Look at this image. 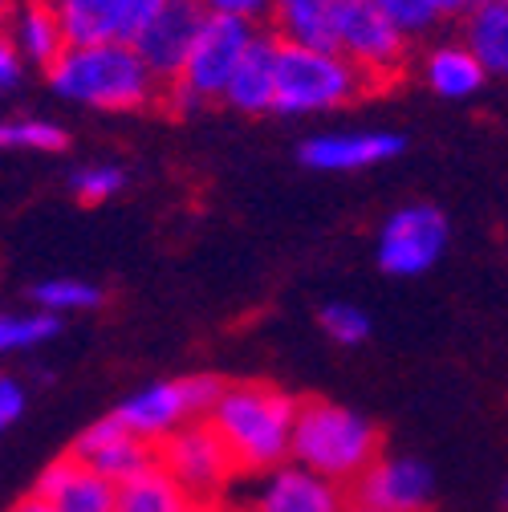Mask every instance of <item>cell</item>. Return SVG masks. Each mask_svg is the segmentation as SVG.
Returning <instances> with one entry per match:
<instances>
[{
    "instance_id": "cell-1",
    "label": "cell",
    "mask_w": 508,
    "mask_h": 512,
    "mask_svg": "<svg viewBox=\"0 0 508 512\" xmlns=\"http://www.w3.org/2000/svg\"><path fill=\"white\" fill-rule=\"evenodd\" d=\"M45 82L61 102L110 110V114L147 110L163 94L159 78L143 66L135 45H126V41L66 45L61 57L45 70Z\"/></svg>"
},
{
    "instance_id": "cell-2",
    "label": "cell",
    "mask_w": 508,
    "mask_h": 512,
    "mask_svg": "<svg viewBox=\"0 0 508 512\" xmlns=\"http://www.w3.org/2000/svg\"><path fill=\"white\" fill-rule=\"evenodd\" d=\"M293 419H297V399L261 378L224 382L216 407L208 411V423L224 439L236 472H257V476L289 460Z\"/></svg>"
},
{
    "instance_id": "cell-3",
    "label": "cell",
    "mask_w": 508,
    "mask_h": 512,
    "mask_svg": "<svg viewBox=\"0 0 508 512\" xmlns=\"http://www.w3.org/2000/svg\"><path fill=\"white\" fill-rule=\"evenodd\" d=\"M378 456H383V431L366 415L330 399H297L289 447L293 464L350 488Z\"/></svg>"
},
{
    "instance_id": "cell-4",
    "label": "cell",
    "mask_w": 508,
    "mask_h": 512,
    "mask_svg": "<svg viewBox=\"0 0 508 512\" xmlns=\"http://www.w3.org/2000/svg\"><path fill=\"white\" fill-rule=\"evenodd\" d=\"M374 94V86L334 49H305L281 45L277 53V98L273 114L301 118V114H326Z\"/></svg>"
},
{
    "instance_id": "cell-5",
    "label": "cell",
    "mask_w": 508,
    "mask_h": 512,
    "mask_svg": "<svg viewBox=\"0 0 508 512\" xmlns=\"http://www.w3.org/2000/svg\"><path fill=\"white\" fill-rule=\"evenodd\" d=\"M334 53L378 90L403 78L411 61V37H403L370 0H334Z\"/></svg>"
},
{
    "instance_id": "cell-6",
    "label": "cell",
    "mask_w": 508,
    "mask_h": 512,
    "mask_svg": "<svg viewBox=\"0 0 508 512\" xmlns=\"http://www.w3.org/2000/svg\"><path fill=\"white\" fill-rule=\"evenodd\" d=\"M220 391H224V378H216V374H187L175 382H151V387L135 391L131 399H122L114 419L126 431H135L139 439H147L151 447H159L183 423L208 419Z\"/></svg>"
},
{
    "instance_id": "cell-7",
    "label": "cell",
    "mask_w": 508,
    "mask_h": 512,
    "mask_svg": "<svg viewBox=\"0 0 508 512\" xmlns=\"http://www.w3.org/2000/svg\"><path fill=\"white\" fill-rule=\"evenodd\" d=\"M155 460L167 468V476L183 488V496L192 504H216L224 496V488L232 484V476H236L228 447L212 431L208 419H192L179 431H171L155 447Z\"/></svg>"
},
{
    "instance_id": "cell-8",
    "label": "cell",
    "mask_w": 508,
    "mask_h": 512,
    "mask_svg": "<svg viewBox=\"0 0 508 512\" xmlns=\"http://www.w3.org/2000/svg\"><path fill=\"white\" fill-rule=\"evenodd\" d=\"M448 216L435 204H403L378 228V269L391 277H419L448 252Z\"/></svg>"
},
{
    "instance_id": "cell-9",
    "label": "cell",
    "mask_w": 508,
    "mask_h": 512,
    "mask_svg": "<svg viewBox=\"0 0 508 512\" xmlns=\"http://www.w3.org/2000/svg\"><path fill=\"white\" fill-rule=\"evenodd\" d=\"M252 33H257V25L252 21H240V17H204L196 41H192V53H187L183 61V70L171 86H183L192 98H200L204 106L208 102H220L232 70H236V61L240 53L248 49Z\"/></svg>"
},
{
    "instance_id": "cell-10",
    "label": "cell",
    "mask_w": 508,
    "mask_h": 512,
    "mask_svg": "<svg viewBox=\"0 0 508 512\" xmlns=\"http://www.w3.org/2000/svg\"><path fill=\"white\" fill-rule=\"evenodd\" d=\"M354 504L378 512H427L435 500V476L415 456H378L354 484Z\"/></svg>"
},
{
    "instance_id": "cell-11",
    "label": "cell",
    "mask_w": 508,
    "mask_h": 512,
    "mask_svg": "<svg viewBox=\"0 0 508 512\" xmlns=\"http://www.w3.org/2000/svg\"><path fill=\"white\" fill-rule=\"evenodd\" d=\"M204 17L208 13H204L200 0H167V5L159 9V17L135 37V53L143 57V66L159 78V86H171L179 78Z\"/></svg>"
},
{
    "instance_id": "cell-12",
    "label": "cell",
    "mask_w": 508,
    "mask_h": 512,
    "mask_svg": "<svg viewBox=\"0 0 508 512\" xmlns=\"http://www.w3.org/2000/svg\"><path fill=\"white\" fill-rule=\"evenodd\" d=\"M350 496L342 484L317 476L293 460L261 472L248 512H346Z\"/></svg>"
},
{
    "instance_id": "cell-13",
    "label": "cell",
    "mask_w": 508,
    "mask_h": 512,
    "mask_svg": "<svg viewBox=\"0 0 508 512\" xmlns=\"http://www.w3.org/2000/svg\"><path fill=\"white\" fill-rule=\"evenodd\" d=\"M407 151V139L395 131H338L313 135L297 147V159L309 171H366L383 167Z\"/></svg>"
},
{
    "instance_id": "cell-14",
    "label": "cell",
    "mask_w": 508,
    "mask_h": 512,
    "mask_svg": "<svg viewBox=\"0 0 508 512\" xmlns=\"http://www.w3.org/2000/svg\"><path fill=\"white\" fill-rule=\"evenodd\" d=\"M70 456H78L82 464H90L106 480L122 484V480H131L135 472H143L147 464H155V447L147 439H139L135 431H126L114 415H106V419L90 423L70 443Z\"/></svg>"
},
{
    "instance_id": "cell-15",
    "label": "cell",
    "mask_w": 508,
    "mask_h": 512,
    "mask_svg": "<svg viewBox=\"0 0 508 512\" xmlns=\"http://www.w3.org/2000/svg\"><path fill=\"white\" fill-rule=\"evenodd\" d=\"M114 492V480H106L70 452L45 464V472L33 484V496L45 500L53 512H114Z\"/></svg>"
},
{
    "instance_id": "cell-16",
    "label": "cell",
    "mask_w": 508,
    "mask_h": 512,
    "mask_svg": "<svg viewBox=\"0 0 508 512\" xmlns=\"http://www.w3.org/2000/svg\"><path fill=\"white\" fill-rule=\"evenodd\" d=\"M277 53H281V41L257 25L252 33L248 49L240 53L236 70L220 94L224 106L240 110V114H273V98H277Z\"/></svg>"
},
{
    "instance_id": "cell-17",
    "label": "cell",
    "mask_w": 508,
    "mask_h": 512,
    "mask_svg": "<svg viewBox=\"0 0 508 512\" xmlns=\"http://www.w3.org/2000/svg\"><path fill=\"white\" fill-rule=\"evenodd\" d=\"M0 33L9 37V45L17 49L25 66H37V70H49L61 57V49H66V33H61L45 0H13L9 13H0Z\"/></svg>"
},
{
    "instance_id": "cell-18",
    "label": "cell",
    "mask_w": 508,
    "mask_h": 512,
    "mask_svg": "<svg viewBox=\"0 0 508 512\" xmlns=\"http://www.w3.org/2000/svg\"><path fill=\"white\" fill-rule=\"evenodd\" d=\"M419 74L435 98H448V102H464L480 94L488 82V74L480 70V61L468 53L464 41H435L419 57Z\"/></svg>"
},
{
    "instance_id": "cell-19",
    "label": "cell",
    "mask_w": 508,
    "mask_h": 512,
    "mask_svg": "<svg viewBox=\"0 0 508 512\" xmlns=\"http://www.w3.org/2000/svg\"><path fill=\"white\" fill-rule=\"evenodd\" d=\"M460 41L488 78H508V0H476L460 17Z\"/></svg>"
},
{
    "instance_id": "cell-20",
    "label": "cell",
    "mask_w": 508,
    "mask_h": 512,
    "mask_svg": "<svg viewBox=\"0 0 508 512\" xmlns=\"http://www.w3.org/2000/svg\"><path fill=\"white\" fill-rule=\"evenodd\" d=\"M265 29L281 45L334 49V0H273Z\"/></svg>"
},
{
    "instance_id": "cell-21",
    "label": "cell",
    "mask_w": 508,
    "mask_h": 512,
    "mask_svg": "<svg viewBox=\"0 0 508 512\" xmlns=\"http://www.w3.org/2000/svg\"><path fill=\"white\" fill-rule=\"evenodd\" d=\"M192 500L183 496V488L167 476V468L155 460L131 480H122L114 492V512H187Z\"/></svg>"
},
{
    "instance_id": "cell-22",
    "label": "cell",
    "mask_w": 508,
    "mask_h": 512,
    "mask_svg": "<svg viewBox=\"0 0 508 512\" xmlns=\"http://www.w3.org/2000/svg\"><path fill=\"white\" fill-rule=\"evenodd\" d=\"M53 9L66 45L114 41V0H45Z\"/></svg>"
},
{
    "instance_id": "cell-23",
    "label": "cell",
    "mask_w": 508,
    "mask_h": 512,
    "mask_svg": "<svg viewBox=\"0 0 508 512\" xmlns=\"http://www.w3.org/2000/svg\"><path fill=\"white\" fill-rule=\"evenodd\" d=\"M61 317L33 309V313H0V354H21V350H37L49 338H57Z\"/></svg>"
},
{
    "instance_id": "cell-24",
    "label": "cell",
    "mask_w": 508,
    "mask_h": 512,
    "mask_svg": "<svg viewBox=\"0 0 508 512\" xmlns=\"http://www.w3.org/2000/svg\"><path fill=\"white\" fill-rule=\"evenodd\" d=\"M29 297L37 301V309L61 317V313H86V309H98L102 305V289L90 285V281H78V277H53V281H41L29 289Z\"/></svg>"
},
{
    "instance_id": "cell-25",
    "label": "cell",
    "mask_w": 508,
    "mask_h": 512,
    "mask_svg": "<svg viewBox=\"0 0 508 512\" xmlns=\"http://www.w3.org/2000/svg\"><path fill=\"white\" fill-rule=\"evenodd\" d=\"M70 135L45 118H0V151H61Z\"/></svg>"
},
{
    "instance_id": "cell-26",
    "label": "cell",
    "mask_w": 508,
    "mask_h": 512,
    "mask_svg": "<svg viewBox=\"0 0 508 512\" xmlns=\"http://www.w3.org/2000/svg\"><path fill=\"white\" fill-rule=\"evenodd\" d=\"M126 187V171L118 163H86L70 175V191L82 204H106Z\"/></svg>"
},
{
    "instance_id": "cell-27",
    "label": "cell",
    "mask_w": 508,
    "mask_h": 512,
    "mask_svg": "<svg viewBox=\"0 0 508 512\" xmlns=\"http://www.w3.org/2000/svg\"><path fill=\"white\" fill-rule=\"evenodd\" d=\"M317 322H322V334L334 346H362L370 338V313L350 301H330Z\"/></svg>"
},
{
    "instance_id": "cell-28",
    "label": "cell",
    "mask_w": 508,
    "mask_h": 512,
    "mask_svg": "<svg viewBox=\"0 0 508 512\" xmlns=\"http://www.w3.org/2000/svg\"><path fill=\"white\" fill-rule=\"evenodd\" d=\"M370 5L383 13L403 37H427L435 25H439V13H435V5L431 0H370Z\"/></svg>"
},
{
    "instance_id": "cell-29",
    "label": "cell",
    "mask_w": 508,
    "mask_h": 512,
    "mask_svg": "<svg viewBox=\"0 0 508 512\" xmlns=\"http://www.w3.org/2000/svg\"><path fill=\"white\" fill-rule=\"evenodd\" d=\"M167 0H114V41L135 45V37L159 17Z\"/></svg>"
},
{
    "instance_id": "cell-30",
    "label": "cell",
    "mask_w": 508,
    "mask_h": 512,
    "mask_svg": "<svg viewBox=\"0 0 508 512\" xmlns=\"http://www.w3.org/2000/svg\"><path fill=\"white\" fill-rule=\"evenodd\" d=\"M200 5L212 17H240V21H252V25H265L273 0H200Z\"/></svg>"
},
{
    "instance_id": "cell-31",
    "label": "cell",
    "mask_w": 508,
    "mask_h": 512,
    "mask_svg": "<svg viewBox=\"0 0 508 512\" xmlns=\"http://www.w3.org/2000/svg\"><path fill=\"white\" fill-rule=\"evenodd\" d=\"M21 411H25V387L17 378L0 374V435H5L21 419Z\"/></svg>"
},
{
    "instance_id": "cell-32",
    "label": "cell",
    "mask_w": 508,
    "mask_h": 512,
    "mask_svg": "<svg viewBox=\"0 0 508 512\" xmlns=\"http://www.w3.org/2000/svg\"><path fill=\"white\" fill-rule=\"evenodd\" d=\"M21 78H25V61H21V57H17V49L9 45V37L0 33V94L17 90V86H21Z\"/></svg>"
},
{
    "instance_id": "cell-33",
    "label": "cell",
    "mask_w": 508,
    "mask_h": 512,
    "mask_svg": "<svg viewBox=\"0 0 508 512\" xmlns=\"http://www.w3.org/2000/svg\"><path fill=\"white\" fill-rule=\"evenodd\" d=\"M431 5H435L439 21H452V17L460 21V17H464V13H468V9L476 5V0H431Z\"/></svg>"
},
{
    "instance_id": "cell-34",
    "label": "cell",
    "mask_w": 508,
    "mask_h": 512,
    "mask_svg": "<svg viewBox=\"0 0 508 512\" xmlns=\"http://www.w3.org/2000/svg\"><path fill=\"white\" fill-rule=\"evenodd\" d=\"M9 512H53V508H49L45 500H37V496L29 492V496H25V500H17V504H13Z\"/></svg>"
},
{
    "instance_id": "cell-35",
    "label": "cell",
    "mask_w": 508,
    "mask_h": 512,
    "mask_svg": "<svg viewBox=\"0 0 508 512\" xmlns=\"http://www.w3.org/2000/svg\"><path fill=\"white\" fill-rule=\"evenodd\" d=\"M187 512H220V504H192Z\"/></svg>"
},
{
    "instance_id": "cell-36",
    "label": "cell",
    "mask_w": 508,
    "mask_h": 512,
    "mask_svg": "<svg viewBox=\"0 0 508 512\" xmlns=\"http://www.w3.org/2000/svg\"><path fill=\"white\" fill-rule=\"evenodd\" d=\"M346 512H378V508H366V504H354V500H350V508H346Z\"/></svg>"
},
{
    "instance_id": "cell-37",
    "label": "cell",
    "mask_w": 508,
    "mask_h": 512,
    "mask_svg": "<svg viewBox=\"0 0 508 512\" xmlns=\"http://www.w3.org/2000/svg\"><path fill=\"white\" fill-rule=\"evenodd\" d=\"M9 5H13V0H0V13H5V9H9Z\"/></svg>"
}]
</instances>
